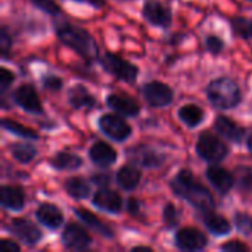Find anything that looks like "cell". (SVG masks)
Returning a JSON list of instances; mask_svg holds the SVG:
<instances>
[{
    "label": "cell",
    "instance_id": "29",
    "mask_svg": "<svg viewBox=\"0 0 252 252\" xmlns=\"http://www.w3.org/2000/svg\"><path fill=\"white\" fill-rule=\"evenodd\" d=\"M10 152H12V157L18 162H22V164L31 162L37 155V149L34 146H31V145H27V143H15V145H12Z\"/></svg>",
    "mask_w": 252,
    "mask_h": 252
},
{
    "label": "cell",
    "instance_id": "16",
    "mask_svg": "<svg viewBox=\"0 0 252 252\" xmlns=\"http://www.w3.org/2000/svg\"><path fill=\"white\" fill-rule=\"evenodd\" d=\"M90 159L93 164L99 165V167H109L117 161V152L112 146H109L105 142H96L92 145L90 151H89Z\"/></svg>",
    "mask_w": 252,
    "mask_h": 252
},
{
    "label": "cell",
    "instance_id": "19",
    "mask_svg": "<svg viewBox=\"0 0 252 252\" xmlns=\"http://www.w3.org/2000/svg\"><path fill=\"white\" fill-rule=\"evenodd\" d=\"M216 130L226 139L232 140V142H241L245 136V130L238 126L236 123H233L230 118L227 117H217L216 120Z\"/></svg>",
    "mask_w": 252,
    "mask_h": 252
},
{
    "label": "cell",
    "instance_id": "4",
    "mask_svg": "<svg viewBox=\"0 0 252 252\" xmlns=\"http://www.w3.org/2000/svg\"><path fill=\"white\" fill-rule=\"evenodd\" d=\"M100 63H102L105 71H108L109 74H112L118 80H123V81H127V83H133L137 78V72H139L137 66L130 63L128 61L120 58L118 55L106 52L102 56Z\"/></svg>",
    "mask_w": 252,
    "mask_h": 252
},
{
    "label": "cell",
    "instance_id": "28",
    "mask_svg": "<svg viewBox=\"0 0 252 252\" xmlns=\"http://www.w3.org/2000/svg\"><path fill=\"white\" fill-rule=\"evenodd\" d=\"M195 183V179H193V174L189 171V170H182L171 182V189L173 192L180 196V198H185L188 189Z\"/></svg>",
    "mask_w": 252,
    "mask_h": 252
},
{
    "label": "cell",
    "instance_id": "40",
    "mask_svg": "<svg viewBox=\"0 0 252 252\" xmlns=\"http://www.w3.org/2000/svg\"><path fill=\"white\" fill-rule=\"evenodd\" d=\"M10 46H12V38L9 37L6 28H1V34H0V50H1V53L6 55L9 52Z\"/></svg>",
    "mask_w": 252,
    "mask_h": 252
},
{
    "label": "cell",
    "instance_id": "32",
    "mask_svg": "<svg viewBox=\"0 0 252 252\" xmlns=\"http://www.w3.org/2000/svg\"><path fill=\"white\" fill-rule=\"evenodd\" d=\"M164 223L168 229H174L179 224V213L173 204H167L164 208Z\"/></svg>",
    "mask_w": 252,
    "mask_h": 252
},
{
    "label": "cell",
    "instance_id": "26",
    "mask_svg": "<svg viewBox=\"0 0 252 252\" xmlns=\"http://www.w3.org/2000/svg\"><path fill=\"white\" fill-rule=\"evenodd\" d=\"M52 167H55L56 170H62V171H68V170H77L78 167H81L83 161L81 158H78L74 154L69 152H59L53 157L52 159Z\"/></svg>",
    "mask_w": 252,
    "mask_h": 252
},
{
    "label": "cell",
    "instance_id": "22",
    "mask_svg": "<svg viewBox=\"0 0 252 252\" xmlns=\"http://www.w3.org/2000/svg\"><path fill=\"white\" fill-rule=\"evenodd\" d=\"M75 214H77V217H78L86 226H89L90 229L96 230L99 235H102V236H105V238H112V236H114V232H112L103 221H100L93 213H90V211H87V210H83V208H75Z\"/></svg>",
    "mask_w": 252,
    "mask_h": 252
},
{
    "label": "cell",
    "instance_id": "41",
    "mask_svg": "<svg viewBox=\"0 0 252 252\" xmlns=\"http://www.w3.org/2000/svg\"><path fill=\"white\" fill-rule=\"evenodd\" d=\"M127 210H128V213L131 216H139V213H140V202L137 199H134V198H130L127 201Z\"/></svg>",
    "mask_w": 252,
    "mask_h": 252
},
{
    "label": "cell",
    "instance_id": "46",
    "mask_svg": "<svg viewBox=\"0 0 252 252\" xmlns=\"http://www.w3.org/2000/svg\"><path fill=\"white\" fill-rule=\"evenodd\" d=\"M248 148H250V151L252 152V134L250 136V139H248Z\"/></svg>",
    "mask_w": 252,
    "mask_h": 252
},
{
    "label": "cell",
    "instance_id": "47",
    "mask_svg": "<svg viewBox=\"0 0 252 252\" xmlns=\"http://www.w3.org/2000/svg\"><path fill=\"white\" fill-rule=\"evenodd\" d=\"M251 35H252V22H251Z\"/></svg>",
    "mask_w": 252,
    "mask_h": 252
},
{
    "label": "cell",
    "instance_id": "42",
    "mask_svg": "<svg viewBox=\"0 0 252 252\" xmlns=\"http://www.w3.org/2000/svg\"><path fill=\"white\" fill-rule=\"evenodd\" d=\"M1 250L3 251H19V245L15 244L13 241H7V239H3L1 241Z\"/></svg>",
    "mask_w": 252,
    "mask_h": 252
},
{
    "label": "cell",
    "instance_id": "35",
    "mask_svg": "<svg viewBox=\"0 0 252 252\" xmlns=\"http://www.w3.org/2000/svg\"><path fill=\"white\" fill-rule=\"evenodd\" d=\"M205 44H207L208 52H211V53H214V55L220 53V52L223 50V47H224L223 40H220L217 35H208V37H207Z\"/></svg>",
    "mask_w": 252,
    "mask_h": 252
},
{
    "label": "cell",
    "instance_id": "38",
    "mask_svg": "<svg viewBox=\"0 0 252 252\" xmlns=\"http://www.w3.org/2000/svg\"><path fill=\"white\" fill-rule=\"evenodd\" d=\"M221 250L226 252H247L248 251V247L242 242H238V241H230L227 244H224L221 247Z\"/></svg>",
    "mask_w": 252,
    "mask_h": 252
},
{
    "label": "cell",
    "instance_id": "18",
    "mask_svg": "<svg viewBox=\"0 0 252 252\" xmlns=\"http://www.w3.org/2000/svg\"><path fill=\"white\" fill-rule=\"evenodd\" d=\"M108 106L111 109H114L117 114L126 115V117H136L140 111L139 103L128 97V96H123V94H109L108 99Z\"/></svg>",
    "mask_w": 252,
    "mask_h": 252
},
{
    "label": "cell",
    "instance_id": "33",
    "mask_svg": "<svg viewBox=\"0 0 252 252\" xmlns=\"http://www.w3.org/2000/svg\"><path fill=\"white\" fill-rule=\"evenodd\" d=\"M32 4L35 7H38L40 10L49 13V15H58L61 13V7L53 1V0H31Z\"/></svg>",
    "mask_w": 252,
    "mask_h": 252
},
{
    "label": "cell",
    "instance_id": "27",
    "mask_svg": "<svg viewBox=\"0 0 252 252\" xmlns=\"http://www.w3.org/2000/svg\"><path fill=\"white\" fill-rule=\"evenodd\" d=\"M66 193L75 199H84L90 195V186L89 183L81 177H71L65 182Z\"/></svg>",
    "mask_w": 252,
    "mask_h": 252
},
{
    "label": "cell",
    "instance_id": "11",
    "mask_svg": "<svg viewBox=\"0 0 252 252\" xmlns=\"http://www.w3.org/2000/svg\"><path fill=\"white\" fill-rule=\"evenodd\" d=\"M143 16L154 25L167 28L171 24V12L161 1L149 0L143 6Z\"/></svg>",
    "mask_w": 252,
    "mask_h": 252
},
{
    "label": "cell",
    "instance_id": "34",
    "mask_svg": "<svg viewBox=\"0 0 252 252\" xmlns=\"http://www.w3.org/2000/svg\"><path fill=\"white\" fill-rule=\"evenodd\" d=\"M233 28L235 32H238L244 38H248L251 35V24H248V21L244 18H236L233 21Z\"/></svg>",
    "mask_w": 252,
    "mask_h": 252
},
{
    "label": "cell",
    "instance_id": "15",
    "mask_svg": "<svg viewBox=\"0 0 252 252\" xmlns=\"http://www.w3.org/2000/svg\"><path fill=\"white\" fill-rule=\"evenodd\" d=\"M93 204L97 208L112 214H118L123 208L121 196L111 189H99L93 196Z\"/></svg>",
    "mask_w": 252,
    "mask_h": 252
},
{
    "label": "cell",
    "instance_id": "7",
    "mask_svg": "<svg viewBox=\"0 0 252 252\" xmlns=\"http://www.w3.org/2000/svg\"><path fill=\"white\" fill-rule=\"evenodd\" d=\"M62 242L68 250L81 251L90 247L92 238L86 232V229H83L81 226L75 223H69L62 232Z\"/></svg>",
    "mask_w": 252,
    "mask_h": 252
},
{
    "label": "cell",
    "instance_id": "12",
    "mask_svg": "<svg viewBox=\"0 0 252 252\" xmlns=\"http://www.w3.org/2000/svg\"><path fill=\"white\" fill-rule=\"evenodd\" d=\"M9 230L25 245H35L41 239V232L35 227V224L24 219L12 220Z\"/></svg>",
    "mask_w": 252,
    "mask_h": 252
},
{
    "label": "cell",
    "instance_id": "21",
    "mask_svg": "<svg viewBox=\"0 0 252 252\" xmlns=\"http://www.w3.org/2000/svg\"><path fill=\"white\" fill-rule=\"evenodd\" d=\"M69 105L74 109H92L96 105V99L89 93V90L83 86H74L69 90Z\"/></svg>",
    "mask_w": 252,
    "mask_h": 252
},
{
    "label": "cell",
    "instance_id": "43",
    "mask_svg": "<svg viewBox=\"0 0 252 252\" xmlns=\"http://www.w3.org/2000/svg\"><path fill=\"white\" fill-rule=\"evenodd\" d=\"M109 180V176H93V183H97V185H105L108 183Z\"/></svg>",
    "mask_w": 252,
    "mask_h": 252
},
{
    "label": "cell",
    "instance_id": "39",
    "mask_svg": "<svg viewBox=\"0 0 252 252\" xmlns=\"http://www.w3.org/2000/svg\"><path fill=\"white\" fill-rule=\"evenodd\" d=\"M235 223H236V227L241 230V232H248L250 227L252 226V223L250 221V219L245 216V214H236L235 217Z\"/></svg>",
    "mask_w": 252,
    "mask_h": 252
},
{
    "label": "cell",
    "instance_id": "9",
    "mask_svg": "<svg viewBox=\"0 0 252 252\" xmlns=\"http://www.w3.org/2000/svg\"><path fill=\"white\" fill-rule=\"evenodd\" d=\"M128 158L137 164V165H142L145 168H157V167H161L165 161L164 155L158 154L157 151L148 148V146H143V145H137L134 146L133 149H130L127 152Z\"/></svg>",
    "mask_w": 252,
    "mask_h": 252
},
{
    "label": "cell",
    "instance_id": "2",
    "mask_svg": "<svg viewBox=\"0 0 252 252\" xmlns=\"http://www.w3.org/2000/svg\"><path fill=\"white\" fill-rule=\"evenodd\" d=\"M207 94L211 105L219 109H230L241 102V90L238 84L227 77L211 81L207 89Z\"/></svg>",
    "mask_w": 252,
    "mask_h": 252
},
{
    "label": "cell",
    "instance_id": "25",
    "mask_svg": "<svg viewBox=\"0 0 252 252\" xmlns=\"http://www.w3.org/2000/svg\"><path fill=\"white\" fill-rule=\"evenodd\" d=\"M204 117H205L204 111L198 105H193V103L185 105L179 109V118L189 127L199 126L202 123Z\"/></svg>",
    "mask_w": 252,
    "mask_h": 252
},
{
    "label": "cell",
    "instance_id": "13",
    "mask_svg": "<svg viewBox=\"0 0 252 252\" xmlns=\"http://www.w3.org/2000/svg\"><path fill=\"white\" fill-rule=\"evenodd\" d=\"M186 201H189L195 208L207 213V211H211L214 208V198L213 195L210 193V190L207 188H204L202 185H198L196 182L188 189L185 198Z\"/></svg>",
    "mask_w": 252,
    "mask_h": 252
},
{
    "label": "cell",
    "instance_id": "20",
    "mask_svg": "<svg viewBox=\"0 0 252 252\" xmlns=\"http://www.w3.org/2000/svg\"><path fill=\"white\" fill-rule=\"evenodd\" d=\"M0 201H1V205L4 208L12 210V211H19L24 207L25 196H24V192L19 188L3 186L1 190H0Z\"/></svg>",
    "mask_w": 252,
    "mask_h": 252
},
{
    "label": "cell",
    "instance_id": "17",
    "mask_svg": "<svg viewBox=\"0 0 252 252\" xmlns=\"http://www.w3.org/2000/svg\"><path fill=\"white\" fill-rule=\"evenodd\" d=\"M35 217L43 226H46L50 230L59 229L63 221V216L61 210L52 204H41L35 211Z\"/></svg>",
    "mask_w": 252,
    "mask_h": 252
},
{
    "label": "cell",
    "instance_id": "5",
    "mask_svg": "<svg viewBox=\"0 0 252 252\" xmlns=\"http://www.w3.org/2000/svg\"><path fill=\"white\" fill-rule=\"evenodd\" d=\"M99 127L100 130L111 139L117 142H123L130 137L131 134V127L118 115L106 114L99 118Z\"/></svg>",
    "mask_w": 252,
    "mask_h": 252
},
{
    "label": "cell",
    "instance_id": "36",
    "mask_svg": "<svg viewBox=\"0 0 252 252\" xmlns=\"http://www.w3.org/2000/svg\"><path fill=\"white\" fill-rule=\"evenodd\" d=\"M13 80H15L13 72H10L6 68H1L0 69V90H1V93L9 89V86L13 83Z\"/></svg>",
    "mask_w": 252,
    "mask_h": 252
},
{
    "label": "cell",
    "instance_id": "44",
    "mask_svg": "<svg viewBox=\"0 0 252 252\" xmlns=\"http://www.w3.org/2000/svg\"><path fill=\"white\" fill-rule=\"evenodd\" d=\"M78 1H86V3H89V4H92V6H96V7H102L103 6V0H78Z\"/></svg>",
    "mask_w": 252,
    "mask_h": 252
},
{
    "label": "cell",
    "instance_id": "37",
    "mask_svg": "<svg viewBox=\"0 0 252 252\" xmlns=\"http://www.w3.org/2000/svg\"><path fill=\"white\" fill-rule=\"evenodd\" d=\"M43 86L49 90H61L62 89V80L55 75H47L43 78Z\"/></svg>",
    "mask_w": 252,
    "mask_h": 252
},
{
    "label": "cell",
    "instance_id": "31",
    "mask_svg": "<svg viewBox=\"0 0 252 252\" xmlns=\"http://www.w3.org/2000/svg\"><path fill=\"white\" fill-rule=\"evenodd\" d=\"M238 186L244 192H252V171L250 168H239L236 177Z\"/></svg>",
    "mask_w": 252,
    "mask_h": 252
},
{
    "label": "cell",
    "instance_id": "8",
    "mask_svg": "<svg viewBox=\"0 0 252 252\" xmlns=\"http://www.w3.org/2000/svg\"><path fill=\"white\" fill-rule=\"evenodd\" d=\"M13 100L18 106H21L24 111H27L30 114H41L43 112L41 102H40L34 87H31L30 84L19 86L13 92Z\"/></svg>",
    "mask_w": 252,
    "mask_h": 252
},
{
    "label": "cell",
    "instance_id": "30",
    "mask_svg": "<svg viewBox=\"0 0 252 252\" xmlns=\"http://www.w3.org/2000/svg\"><path fill=\"white\" fill-rule=\"evenodd\" d=\"M1 127L4 128V130H7V131H10L12 134H16V136H21V137H25V139H37L38 137V134L34 131V130H31V128H28V127H25V126H21L19 123H16V121H10V120H3L1 121Z\"/></svg>",
    "mask_w": 252,
    "mask_h": 252
},
{
    "label": "cell",
    "instance_id": "23",
    "mask_svg": "<svg viewBox=\"0 0 252 252\" xmlns=\"http://www.w3.org/2000/svg\"><path fill=\"white\" fill-rule=\"evenodd\" d=\"M202 220H204V224L207 226V229L211 233L217 235V236H224V235H229L232 232L230 223L224 217H221L219 214H214L211 211H207L204 214V219Z\"/></svg>",
    "mask_w": 252,
    "mask_h": 252
},
{
    "label": "cell",
    "instance_id": "45",
    "mask_svg": "<svg viewBox=\"0 0 252 252\" xmlns=\"http://www.w3.org/2000/svg\"><path fill=\"white\" fill-rule=\"evenodd\" d=\"M134 251H151V248H148V247H136Z\"/></svg>",
    "mask_w": 252,
    "mask_h": 252
},
{
    "label": "cell",
    "instance_id": "6",
    "mask_svg": "<svg viewBox=\"0 0 252 252\" xmlns=\"http://www.w3.org/2000/svg\"><path fill=\"white\" fill-rule=\"evenodd\" d=\"M142 94L149 105L157 108L167 106L173 102V90L161 81H152L145 84L142 87Z\"/></svg>",
    "mask_w": 252,
    "mask_h": 252
},
{
    "label": "cell",
    "instance_id": "1",
    "mask_svg": "<svg viewBox=\"0 0 252 252\" xmlns=\"http://www.w3.org/2000/svg\"><path fill=\"white\" fill-rule=\"evenodd\" d=\"M56 34L65 46L71 47L86 61H93L97 56V46L86 30L71 24H61L56 27Z\"/></svg>",
    "mask_w": 252,
    "mask_h": 252
},
{
    "label": "cell",
    "instance_id": "10",
    "mask_svg": "<svg viewBox=\"0 0 252 252\" xmlns=\"http://www.w3.org/2000/svg\"><path fill=\"white\" fill-rule=\"evenodd\" d=\"M176 245L182 251H199L207 247V238L199 230L186 227L177 232Z\"/></svg>",
    "mask_w": 252,
    "mask_h": 252
},
{
    "label": "cell",
    "instance_id": "3",
    "mask_svg": "<svg viewBox=\"0 0 252 252\" xmlns=\"http://www.w3.org/2000/svg\"><path fill=\"white\" fill-rule=\"evenodd\" d=\"M196 152L202 159H205L208 162H220L227 157L229 149L224 145V142L220 137H217L216 134L204 133L198 139Z\"/></svg>",
    "mask_w": 252,
    "mask_h": 252
},
{
    "label": "cell",
    "instance_id": "14",
    "mask_svg": "<svg viewBox=\"0 0 252 252\" xmlns=\"http://www.w3.org/2000/svg\"><path fill=\"white\" fill-rule=\"evenodd\" d=\"M207 179L210 180V183L221 193L226 195L233 186H235V177L230 171H227L223 167H217V165H211L207 170Z\"/></svg>",
    "mask_w": 252,
    "mask_h": 252
},
{
    "label": "cell",
    "instance_id": "24",
    "mask_svg": "<svg viewBox=\"0 0 252 252\" xmlns=\"http://www.w3.org/2000/svg\"><path fill=\"white\" fill-rule=\"evenodd\" d=\"M142 179V174L139 170H136L134 167H123L118 174H117V182L118 185L124 189V190H133L137 188L139 182Z\"/></svg>",
    "mask_w": 252,
    "mask_h": 252
}]
</instances>
